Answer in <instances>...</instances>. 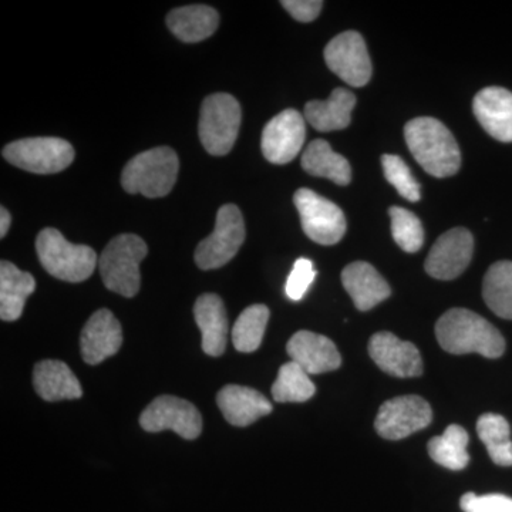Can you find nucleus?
Wrapping results in <instances>:
<instances>
[{
    "mask_svg": "<svg viewBox=\"0 0 512 512\" xmlns=\"http://www.w3.org/2000/svg\"><path fill=\"white\" fill-rule=\"evenodd\" d=\"M441 348L453 355H478L497 359L503 356L505 340L500 330L483 316L468 309H450L436 323Z\"/></svg>",
    "mask_w": 512,
    "mask_h": 512,
    "instance_id": "1",
    "label": "nucleus"
},
{
    "mask_svg": "<svg viewBox=\"0 0 512 512\" xmlns=\"http://www.w3.org/2000/svg\"><path fill=\"white\" fill-rule=\"evenodd\" d=\"M404 138L410 153L426 173L446 178L460 170V147L440 120L433 117L410 120L404 127Z\"/></svg>",
    "mask_w": 512,
    "mask_h": 512,
    "instance_id": "2",
    "label": "nucleus"
},
{
    "mask_svg": "<svg viewBox=\"0 0 512 512\" xmlns=\"http://www.w3.org/2000/svg\"><path fill=\"white\" fill-rule=\"evenodd\" d=\"M178 170L180 161L173 148H151L128 161L121 174V185L128 194L165 197L177 183Z\"/></svg>",
    "mask_w": 512,
    "mask_h": 512,
    "instance_id": "3",
    "label": "nucleus"
},
{
    "mask_svg": "<svg viewBox=\"0 0 512 512\" xmlns=\"http://www.w3.org/2000/svg\"><path fill=\"white\" fill-rule=\"evenodd\" d=\"M147 254V244L138 235L121 234L111 239L99 258L104 286L124 298H134L140 291V264Z\"/></svg>",
    "mask_w": 512,
    "mask_h": 512,
    "instance_id": "4",
    "label": "nucleus"
},
{
    "mask_svg": "<svg viewBox=\"0 0 512 512\" xmlns=\"http://www.w3.org/2000/svg\"><path fill=\"white\" fill-rule=\"evenodd\" d=\"M36 251L40 264L50 275L72 284L89 279L99 262L93 248L72 244L55 228L40 231Z\"/></svg>",
    "mask_w": 512,
    "mask_h": 512,
    "instance_id": "5",
    "label": "nucleus"
},
{
    "mask_svg": "<svg viewBox=\"0 0 512 512\" xmlns=\"http://www.w3.org/2000/svg\"><path fill=\"white\" fill-rule=\"evenodd\" d=\"M242 111L238 100L227 93L211 94L201 106L198 133L211 156H227L237 141Z\"/></svg>",
    "mask_w": 512,
    "mask_h": 512,
    "instance_id": "6",
    "label": "nucleus"
},
{
    "mask_svg": "<svg viewBox=\"0 0 512 512\" xmlns=\"http://www.w3.org/2000/svg\"><path fill=\"white\" fill-rule=\"evenodd\" d=\"M74 148L57 137L23 138L3 148V158L15 167L35 174H56L74 161Z\"/></svg>",
    "mask_w": 512,
    "mask_h": 512,
    "instance_id": "7",
    "label": "nucleus"
},
{
    "mask_svg": "<svg viewBox=\"0 0 512 512\" xmlns=\"http://www.w3.org/2000/svg\"><path fill=\"white\" fill-rule=\"evenodd\" d=\"M245 237V222L237 205H222L214 232L195 249V264L202 271L222 268L238 254Z\"/></svg>",
    "mask_w": 512,
    "mask_h": 512,
    "instance_id": "8",
    "label": "nucleus"
},
{
    "mask_svg": "<svg viewBox=\"0 0 512 512\" xmlns=\"http://www.w3.org/2000/svg\"><path fill=\"white\" fill-rule=\"evenodd\" d=\"M296 210L301 215L303 232L320 245L338 244L346 234V217L338 205L320 197L309 188H301L293 195Z\"/></svg>",
    "mask_w": 512,
    "mask_h": 512,
    "instance_id": "9",
    "label": "nucleus"
},
{
    "mask_svg": "<svg viewBox=\"0 0 512 512\" xmlns=\"http://www.w3.org/2000/svg\"><path fill=\"white\" fill-rule=\"evenodd\" d=\"M140 426L148 433L171 430L185 440H195L202 431V417L194 404L180 397H157L141 413Z\"/></svg>",
    "mask_w": 512,
    "mask_h": 512,
    "instance_id": "10",
    "label": "nucleus"
},
{
    "mask_svg": "<svg viewBox=\"0 0 512 512\" xmlns=\"http://www.w3.org/2000/svg\"><path fill=\"white\" fill-rule=\"evenodd\" d=\"M325 62L349 86L363 87L372 77V62L365 39L353 30L333 37L325 47Z\"/></svg>",
    "mask_w": 512,
    "mask_h": 512,
    "instance_id": "11",
    "label": "nucleus"
},
{
    "mask_svg": "<svg viewBox=\"0 0 512 512\" xmlns=\"http://www.w3.org/2000/svg\"><path fill=\"white\" fill-rule=\"evenodd\" d=\"M433 419L430 404L419 396H400L387 400L377 413L375 427L386 440H402L426 429Z\"/></svg>",
    "mask_w": 512,
    "mask_h": 512,
    "instance_id": "12",
    "label": "nucleus"
},
{
    "mask_svg": "<svg viewBox=\"0 0 512 512\" xmlns=\"http://www.w3.org/2000/svg\"><path fill=\"white\" fill-rule=\"evenodd\" d=\"M305 119L299 111L288 109L269 120L262 131V154L269 163L284 165L295 160L305 144Z\"/></svg>",
    "mask_w": 512,
    "mask_h": 512,
    "instance_id": "13",
    "label": "nucleus"
},
{
    "mask_svg": "<svg viewBox=\"0 0 512 512\" xmlns=\"http://www.w3.org/2000/svg\"><path fill=\"white\" fill-rule=\"evenodd\" d=\"M474 252V238L466 228H454L441 235L429 256H427V274L440 281H451L466 271Z\"/></svg>",
    "mask_w": 512,
    "mask_h": 512,
    "instance_id": "14",
    "label": "nucleus"
},
{
    "mask_svg": "<svg viewBox=\"0 0 512 512\" xmlns=\"http://www.w3.org/2000/svg\"><path fill=\"white\" fill-rule=\"evenodd\" d=\"M123 345L121 325L113 312L100 309L94 312L82 330L80 350L87 365H100L104 360L116 355Z\"/></svg>",
    "mask_w": 512,
    "mask_h": 512,
    "instance_id": "15",
    "label": "nucleus"
},
{
    "mask_svg": "<svg viewBox=\"0 0 512 512\" xmlns=\"http://www.w3.org/2000/svg\"><path fill=\"white\" fill-rule=\"evenodd\" d=\"M369 355L383 372L396 377H416L423 373L419 349L389 332H379L369 342Z\"/></svg>",
    "mask_w": 512,
    "mask_h": 512,
    "instance_id": "16",
    "label": "nucleus"
},
{
    "mask_svg": "<svg viewBox=\"0 0 512 512\" xmlns=\"http://www.w3.org/2000/svg\"><path fill=\"white\" fill-rule=\"evenodd\" d=\"M288 355L308 375L333 372L342 365V357L335 343L326 336L301 330L289 339Z\"/></svg>",
    "mask_w": 512,
    "mask_h": 512,
    "instance_id": "17",
    "label": "nucleus"
},
{
    "mask_svg": "<svg viewBox=\"0 0 512 512\" xmlns=\"http://www.w3.org/2000/svg\"><path fill=\"white\" fill-rule=\"evenodd\" d=\"M473 110L481 127L501 143H512V93L487 87L474 97Z\"/></svg>",
    "mask_w": 512,
    "mask_h": 512,
    "instance_id": "18",
    "label": "nucleus"
},
{
    "mask_svg": "<svg viewBox=\"0 0 512 512\" xmlns=\"http://www.w3.org/2000/svg\"><path fill=\"white\" fill-rule=\"evenodd\" d=\"M218 407L225 420L235 427H247L272 413V404L264 394L251 387L228 384L217 394Z\"/></svg>",
    "mask_w": 512,
    "mask_h": 512,
    "instance_id": "19",
    "label": "nucleus"
},
{
    "mask_svg": "<svg viewBox=\"0 0 512 512\" xmlns=\"http://www.w3.org/2000/svg\"><path fill=\"white\" fill-rule=\"evenodd\" d=\"M342 284L360 312L370 311L392 295V289L375 266L363 261L343 269Z\"/></svg>",
    "mask_w": 512,
    "mask_h": 512,
    "instance_id": "20",
    "label": "nucleus"
},
{
    "mask_svg": "<svg viewBox=\"0 0 512 512\" xmlns=\"http://www.w3.org/2000/svg\"><path fill=\"white\" fill-rule=\"evenodd\" d=\"M194 318L202 333V350L220 357L227 349L228 316L224 302L215 293H204L194 305Z\"/></svg>",
    "mask_w": 512,
    "mask_h": 512,
    "instance_id": "21",
    "label": "nucleus"
},
{
    "mask_svg": "<svg viewBox=\"0 0 512 512\" xmlns=\"http://www.w3.org/2000/svg\"><path fill=\"white\" fill-rule=\"evenodd\" d=\"M33 386L46 402L77 400L83 396L79 380L70 367L60 360H43L33 370Z\"/></svg>",
    "mask_w": 512,
    "mask_h": 512,
    "instance_id": "22",
    "label": "nucleus"
},
{
    "mask_svg": "<svg viewBox=\"0 0 512 512\" xmlns=\"http://www.w3.org/2000/svg\"><path fill=\"white\" fill-rule=\"evenodd\" d=\"M355 106V94L338 87L333 90L328 100L309 101L305 106V120L322 133L343 130L350 126Z\"/></svg>",
    "mask_w": 512,
    "mask_h": 512,
    "instance_id": "23",
    "label": "nucleus"
},
{
    "mask_svg": "<svg viewBox=\"0 0 512 512\" xmlns=\"http://www.w3.org/2000/svg\"><path fill=\"white\" fill-rule=\"evenodd\" d=\"M220 25L217 10L207 5L183 6L167 16L168 29L184 43H198L214 35Z\"/></svg>",
    "mask_w": 512,
    "mask_h": 512,
    "instance_id": "24",
    "label": "nucleus"
},
{
    "mask_svg": "<svg viewBox=\"0 0 512 512\" xmlns=\"http://www.w3.org/2000/svg\"><path fill=\"white\" fill-rule=\"evenodd\" d=\"M35 289L33 275L20 271L12 262H0V318L5 322L18 320Z\"/></svg>",
    "mask_w": 512,
    "mask_h": 512,
    "instance_id": "25",
    "label": "nucleus"
},
{
    "mask_svg": "<svg viewBox=\"0 0 512 512\" xmlns=\"http://www.w3.org/2000/svg\"><path fill=\"white\" fill-rule=\"evenodd\" d=\"M302 168L313 177L328 178L342 187L349 185L352 181V168L349 161L335 153L325 140L312 141L306 147L302 156Z\"/></svg>",
    "mask_w": 512,
    "mask_h": 512,
    "instance_id": "26",
    "label": "nucleus"
},
{
    "mask_svg": "<svg viewBox=\"0 0 512 512\" xmlns=\"http://www.w3.org/2000/svg\"><path fill=\"white\" fill-rule=\"evenodd\" d=\"M483 298L495 315L512 320L511 261H500L490 266L484 276Z\"/></svg>",
    "mask_w": 512,
    "mask_h": 512,
    "instance_id": "27",
    "label": "nucleus"
},
{
    "mask_svg": "<svg viewBox=\"0 0 512 512\" xmlns=\"http://www.w3.org/2000/svg\"><path fill=\"white\" fill-rule=\"evenodd\" d=\"M468 433L464 427L451 424L444 431L443 436L433 437L430 440L429 454L440 466L448 470H464L470 463L467 451Z\"/></svg>",
    "mask_w": 512,
    "mask_h": 512,
    "instance_id": "28",
    "label": "nucleus"
},
{
    "mask_svg": "<svg viewBox=\"0 0 512 512\" xmlns=\"http://www.w3.org/2000/svg\"><path fill=\"white\" fill-rule=\"evenodd\" d=\"M477 433L497 466H512L511 429L500 414H483L477 421Z\"/></svg>",
    "mask_w": 512,
    "mask_h": 512,
    "instance_id": "29",
    "label": "nucleus"
},
{
    "mask_svg": "<svg viewBox=\"0 0 512 512\" xmlns=\"http://www.w3.org/2000/svg\"><path fill=\"white\" fill-rule=\"evenodd\" d=\"M315 393L316 387L311 377L292 360L279 369L278 377L272 386V397L278 403L308 402Z\"/></svg>",
    "mask_w": 512,
    "mask_h": 512,
    "instance_id": "30",
    "label": "nucleus"
},
{
    "mask_svg": "<svg viewBox=\"0 0 512 512\" xmlns=\"http://www.w3.org/2000/svg\"><path fill=\"white\" fill-rule=\"evenodd\" d=\"M269 320V309L265 305H252L238 316L232 329V343L241 353H252L259 349L264 339Z\"/></svg>",
    "mask_w": 512,
    "mask_h": 512,
    "instance_id": "31",
    "label": "nucleus"
},
{
    "mask_svg": "<svg viewBox=\"0 0 512 512\" xmlns=\"http://www.w3.org/2000/svg\"><path fill=\"white\" fill-rule=\"evenodd\" d=\"M392 218V235L403 251L414 254L424 244V229L419 218L406 208L392 207L389 210Z\"/></svg>",
    "mask_w": 512,
    "mask_h": 512,
    "instance_id": "32",
    "label": "nucleus"
},
{
    "mask_svg": "<svg viewBox=\"0 0 512 512\" xmlns=\"http://www.w3.org/2000/svg\"><path fill=\"white\" fill-rule=\"evenodd\" d=\"M382 164L387 181L396 188L403 198L410 202L420 201V185L414 180L412 171L404 163L402 157L384 154Z\"/></svg>",
    "mask_w": 512,
    "mask_h": 512,
    "instance_id": "33",
    "label": "nucleus"
},
{
    "mask_svg": "<svg viewBox=\"0 0 512 512\" xmlns=\"http://www.w3.org/2000/svg\"><path fill=\"white\" fill-rule=\"evenodd\" d=\"M316 271L311 259L299 258L293 265L291 275L286 281V295L293 302L302 301L306 292L315 281Z\"/></svg>",
    "mask_w": 512,
    "mask_h": 512,
    "instance_id": "34",
    "label": "nucleus"
},
{
    "mask_svg": "<svg viewBox=\"0 0 512 512\" xmlns=\"http://www.w3.org/2000/svg\"><path fill=\"white\" fill-rule=\"evenodd\" d=\"M460 505L464 512H512V498L503 494L467 493L461 497Z\"/></svg>",
    "mask_w": 512,
    "mask_h": 512,
    "instance_id": "35",
    "label": "nucleus"
},
{
    "mask_svg": "<svg viewBox=\"0 0 512 512\" xmlns=\"http://www.w3.org/2000/svg\"><path fill=\"white\" fill-rule=\"evenodd\" d=\"M281 5L298 22L309 23L318 18L323 2L320 0H282Z\"/></svg>",
    "mask_w": 512,
    "mask_h": 512,
    "instance_id": "36",
    "label": "nucleus"
},
{
    "mask_svg": "<svg viewBox=\"0 0 512 512\" xmlns=\"http://www.w3.org/2000/svg\"><path fill=\"white\" fill-rule=\"evenodd\" d=\"M10 222H12V217H10L9 211L5 207L0 208V238H5L8 234Z\"/></svg>",
    "mask_w": 512,
    "mask_h": 512,
    "instance_id": "37",
    "label": "nucleus"
}]
</instances>
